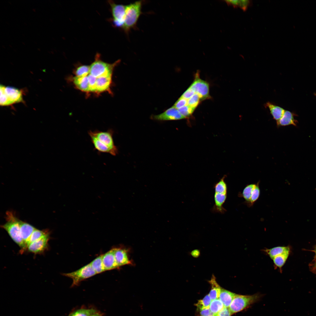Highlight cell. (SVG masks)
<instances>
[{
	"mask_svg": "<svg viewBox=\"0 0 316 316\" xmlns=\"http://www.w3.org/2000/svg\"><path fill=\"white\" fill-rule=\"evenodd\" d=\"M88 134L95 148L99 152L107 153L113 156L118 153L113 138L114 131L109 129L106 131L90 130Z\"/></svg>",
	"mask_w": 316,
	"mask_h": 316,
	"instance_id": "1",
	"label": "cell"
},
{
	"mask_svg": "<svg viewBox=\"0 0 316 316\" xmlns=\"http://www.w3.org/2000/svg\"><path fill=\"white\" fill-rule=\"evenodd\" d=\"M7 222L1 227L5 229L13 241L20 248L21 252L26 249L27 246L21 235L20 220L10 212L6 213Z\"/></svg>",
	"mask_w": 316,
	"mask_h": 316,
	"instance_id": "2",
	"label": "cell"
},
{
	"mask_svg": "<svg viewBox=\"0 0 316 316\" xmlns=\"http://www.w3.org/2000/svg\"><path fill=\"white\" fill-rule=\"evenodd\" d=\"M142 1H138L126 5L125 19L122 29L126 34L131 29L135 28L142 13Z\"/></svg>",
	"mask_w": 316,
	"mask_h": 316,
	"instance_id": "3",
	"label": "cell"
},
{
	"mask_svg": "<svg viewBox=\"0 0 316 316\" xmlns=\"http://www.w3.org/2000/svg\"><path fill=\"white\" fill-rule=\"evenodd\" d=\"M225 178V176H224L214 185V204L211 210L214 213L223 214L226 211L223 207L227 196V187Z\"/></svg>",
	"mask_w": 316,
	"mask_h": 316,
	"instance_id": "4",
	"label": "cell"
},
{
	"mask_svg": "<svg viewBox=\"0 0 316 316\" xmlns=\"http://www.w3.org/2000/svg\"><path fill=\"white\" fill-rule=\"evenodd\" d=\"M120 61L119 59L113 63H107L102 61L100 58V54L97 53L94 61L90 66V74L96 78L112 75L114 68Z\"/></svg>",
	"mask_w": 316,
	"mask_h": 316,
	"instance_id": "5",
	"label": "cell"
},
{
	"mask_svg": "<svg viewBox=\"0 0 316 316\" xmlns=\"http://www.w3.org/2000/svg\"><path fill=\"white\" fill-rule=\"evenodd\" d=\"M261 295L255 294L250 295L237 294L235 296L229 308L232 314L240 312L257 302Z\"/></svg>",
	"mask_w": 316,
	"mask_h": 316,
	"instance_id": "6",
	"label": "cell"
},
{
	"mask_svg": "<svg viewBox=\"0 0 316 316\" xmlns=\"http://www.w3.org/2000/svg\"><path fill=\"white\" fill-rule=\"evenodd\" d=\"M97 274L90 263L80 269L71 272L63 273L64 276L69 277L73 280L72 286L78 285L82 281Z\"/></svg>",
	"mask_w": 316,
	"mask_h": 316,
	"instance_id": "7",
	"label": "cell"
},
{
	"mask_svg": "<svg viewBox=\"0 0 316 316\" xmlns=\"http://www.w3.org/2000/svg\"><path fill=\"white\" fill-rule=\"evenodd\" d=\"M109 3L111 7L113 24L115 27L122 29L125 19L126 5L117 4L111 1H109Z\"/></svg>",
	"mask_w": 316,
	"mask_h": 316,
	"instance_id": "8",
	"label": "cell"
},
{
	"mask_svg": "<svg viewBox=\"0 0 316 316\" xmlns=\"http://www.w3.org/2000/svg\"><path fill=\"white\" fill-rule=\"evenodd\" d=\"M190 87L198 95L201 101L210 98L208 83L200 79L197 74L194 81Z\"/></svg>",
	"mask_w": 316,
	"mask_h": 316,
	"instance_id": "9",
	"label": "cell"
},
{
	"mask_svg": "<svg viewBox=\"0 0 316 316\" xmlns=\"http://www.w3.org/2000/svg\"><path fill=\"white\" fill-rule=\"evenodd\" d=\"M259 183L247 185L243 189L242 196L245 199L248 206L253 205L258 199L260 195Z\"/></svg>",
	"mask_w": 316,
	"mask_h": 316,
	"instance_id": "10",
	"label": "cell"
},
{
	"mask_svg": "<svg viewBox=\"0 0 316 316\" xmlns=\"http://www.w3.org/2000/svg\"><path fill=\"white\" fill-rule=\"evenodd\" d=\"M49 239V233L41 238L29 244L26 249L30 252L35 254H42L48 248Z\"/></svg>",
	"mask_w": 316,
	"mask_h": 316,
	"instance_id": "11",
	"label": "cell"
},
{
	"mask_svg": "<svg viewBox=\"0 0 316 316\" xmlns=\"http://www.w3.org/2000/svg\"><path fill=\"white\" fill-rule=\"evenodd\" d=\"M151 118L157 121L176 120L185 118L178 109L172 106L163 113L158 115H152Z\"/></svg>",
	"mask_w": 316,
	"mask_h": 316,
	"instance_id": "12",
	"label": "cell"
},
{
	"mask_svg": "<svg viewBox=\"0 0 316 316\" xmlns=\"http://www.w3.org/2000/svg\"><path fill=\"white\" fill-rule=\"evenodd\" d=\"M4 92L8 105L23 101V93L21 90L13 87L5 86Z\"/></svg>",
	"mask_w": 316,
	"mask_h": 316,
	"instance_id": "13",
	"label": "cell"
},
{
	"mask_svg": "<svg viewBox=\"0 0 316 316\" xmlns=\"http://www.w3.org/2000/svg\"><path fill=\"white\" fill-rule=\"evenodd\" d=\"M102 261L106 271L118 269L119 267L115 258L114 248L103 254Z\"/></svg>",
	"mask_w": 316,
	"mask_h": 316,
	"instance_id": "14",
	"label": "cell"
},
{
	"mask_svg": "<svg viewBox=\"0 0 316 316\" xmlns=\"http://www.w3.org/2000/svg\"><path fill=\"white\" fill-rule=\"evenodd\" d=\"M112 76H102L97 78L96 92L100 93L106 91L111 92L110 87L112 81Z\"/></svg>",
	"mask_w": 316,
	"mask_h": 316,
	"instance_id": "15",
	"label": "cell"
},
{
	"mask_svg": "<svg viewBox=\"0 0 316 316\" xmlns=\"http://www.w3.org/2000/svg\"><path fill=\"white\" fill-rule=\"evenodd\" d=\"M114 255L116 262L119 267L125 265L132 264L129 259L127 250L124 248H114Z\"/></svg>",
	"mask_w": 316,
	"mask_h": 316,
	"instance_id": "16",
	"label": "cell"
},
{
	"mask_svg": "<svg viewBox=\"0 0 316 316\" xmlns=\"http://www.w3.org/2000/svg\"><path fill=\"white\" fill-rule=\"evenodd\" d=\"M19 222L21 236L27 247V243L35 228L30 224L20 220Z\"/></svg>",
	"mask_w": 316,
	"mask_h": 316,
	"instance_id": "17",
	"label": "cell"
},
{
	"mask_svg": "<svg viewBox=\"0 0 316 316\" xmlns=\"http://www.w3.org/2000/svg\"><path fill=\"white\" fill-rule=\"evenodd\" d=\"M265 106L269 109L274 119L276 122L282 117L285 111L281 107L269 102H267Z\"/></svg>",
	"mask_w": 316,
	"mask_h": 316,
	"instance_id": "18",
	"label": "cell"
},
{
	"mask_svg": "<svg viewBox=\"0 0 316 316\" xmlns=\"http://www.w3.org/2000/svg\"><path fill=\"white\" fill-rule=\"evenodd\" d=\"M236 294L221 288L219 299L224 307L229 308Z\"/></svg>",
	"mask_w": 316,
	"mask_h": 316,
	"instance_id": "19",
	"label": "cell"
},
{
	"mask_svg": "<svg viewBox=\"0 0 316 316\" xmlns=\"http://www.w3.org/2000/svg\"><path fill=\"white\" fill-rule=\"evenodd\" d=\"M75 86L81 91L85 92H90L87 76L84 77L75 76L73 78Z\"/></svg>",
	"mask_w": 316,
	"mask_h": 316,
	"instance_id": "20",
	"label": "cell"
},
{
	"mask_svg": "<svg viewBox=\"0 0 316 316\" xmlns=\"http://www.w3.org/2000/svg\"><path fill=\"white\" fill-rule=\"evenodd\" d=\"M296 121L294 118L293 114L289 111L285 110L282 117L276 122V124L278 126L291 125L296 126Z\"/></svg>",
	"mask_w": 316,
	"mask_h": 316,
	"instance_id": "21",
	"label": "cell"
},
{
	"mask_svg": "<svg viewBox=\"0 0 316 316\" xmlns=\"http://www.w3.org/2000/svg\"><path fill=\"white\" fill-rule=\"evenodd\" d=\"M211 286L208 294L212 300L219 298L221 288L217 282L215 277L212 275L211 279L208 281Z\"/></svg>",
	"mask_w": 316,
	"mask_h": 316,
	"instance_id": "22",
	"label": "cell"
},
{
	"mask_svg": "<svg viewBox=\"0 0 316 316\" xmlns=\"http://www.w3.org/2000/svg\"><path fill=\"white\" fill-rule=\"evenodd\" d=\"M264 251L272 259L276 256L290 252V248L289 246H277L270 249H266Z\"/></svg>",
	"mask_w": 316,
	"mask_h": 316,
	"instance_id": "23",
	"label": "cell"
},
{
	"mask_svg": "<svg viewBox=\"0 0 316 316\" xmlns=\"http://www.w3.org/2000/svg\"><path fill=\"white\" fill-rule=\"evenodd\" d=\"M226 3L234 8L238 7L243 11H245L252 4L251 1L249 0H226Z\"/></svg>",
	"mask_w": 316,
	"mask_h": 316,
	"instance_id": "24",
	"label": "cell"
},
{
	"mask_svg": "<svg viewBox=\"0 0 316 316\" xmlns=\"http://www.w3.org/2000/svg\"><path fill=\"white\" fill-rule=\"evenodd\" d=\"M103 254L100 255L90 263L97 274L106 271L103 263Z\"/></svg>",
	"mask_w": 316,
	"mask_h": 316,
	"instance_id": "25",
	"label": "cell"
},
{
	"mask_svg": "<svg viewBox=\"0 0 316 316\" xmlns=\"http://www.w3.org/2000/svg\"><path fill=\"white\" fill-rule=\"evenodd\" d=\"M224 306L219 298L212 300L209 308L211 311L215 315L222 310Z\"/></svg>",
	"mask_w": 316,
	"mask_h": 316,
	"instance_id": "26",
	"label": "cell"
},
{
	"mask_svg": "<svg viewBox=\"0 0 316 316\" xmlns=\"http://www.w3.org/2000/svg\"><path fill=\"white\" fill-rule=\"evenodd\" d=\"M289 253H285L274 257L272 260L275 265L280 269L281 268L287 260Z\"/></svg>",
	"mask_w": 316,
	"mask_h": 316,
	"instance_id": "27",
	"label": "cell"
},
{
	"mask_svg": "<svg viewBox=\"0 0 316 316\" xmlns=\"http://www.w3.org/2000/svg\"><path fill=\"white\" fill-rule=\"evenodd\" d=\"M49 233L47 230H40L35 229L29 240L27 246L30 243L41 238Z\"/></svg>",
	"mask_w": 316,
	"mask_h": 316,
	"instance_id": "28",
	"label": "cell"
},
{
	"mask_svg": "<svg viewBox=\"0 0 316 316\" xmlns=\"http://www.w3.org/2000/svg\"><path fill=\"white\" fill-rule=\"evenodd\" d=\"M90 66L82 65L78 66L75 71L76 76L84 77L87 76L90 74Z\"/></svg>",
	"mask_w": 316,
	"mask_h": 316,
	"instance_id": "29",
	"label": "cell"
},
{
	"mask_svg": "<svg viewBox=\"0 0 316 316\" xmlns=\"http://www.w3.org/2000/svg\"><path fill=\"white\" fill-rule=\"evenodd\" d=\"M212 301L209 294H207L203 299L199 300L195 305L197 308V310L209 308Z\"/></svg>",
	"mask_w": 316,
	"mask_h": 316,
	"instance_id": "30",
	"label": "cell"
},
{
	"mask_svg": "<svg viewBox=\"0 0 316 316\" xmlns=\"http://www.w3.org/2000/svg\"><path fill=\"white\" fill-rule=\"evenodd\" d=\"M96 312V310L93 309H82L74 312L69 316H90Z\"/></svg>",
	"mask_w": 316,
	"mask_h": 316,
	"instance_id": "31",
	"label": "cell"
},
{
	"mask_svg": "<svg viewBox=\"0 0 316 316\" xmlns=\"http://www.w3.org/2000/svg\"><path fill=\"white\" fill-rule=\"evenodd\" d=\"M195 109V108L187 105L178 109V110L181 114L186 118L192 115Z\"/></svg>",
	"mask_w": 316,
	"mask_h": 316,
	"instance_id": "32",
	"label": "cell"
},
{
	"mask_svg": "<svg viewBox=\"0 0 316 316\" xmlns=\"http://www.w3.org/2000/svg\"><path fill=\"white\" fill-rule=\"evenodd\" d=\"M201 101L198 95L195 94L189 99L188 100L187 105L192 107L196 108Z\"/></svg>",
	"mask_w": 316,
	"mask_h": 316,
	"instance_id": "33",
	"label": "cell"
},
{
	"mask_svg": "<svg viewBox=\"0 0 316 316\" xmlns=\"http://www.w3.org/2000/svg\"><path fill=\"white\" fill-rule=\"evenodd\" d=\"M87 77L89 83L90 92H96V83L97 78L90 74L87 75Z\"/></svg>",
	"mask_w": 316,
	"mask_h": 316,
	"instance_id": "34",
	"label": "cell"
},
{
	"mask_svg": "<svg viewBox=\"0 0 316 316\" xmlns=\"http://www.w3.org/2000/svg\"><path fill=\"white\" fill-rule=\"evenodd\" d=\"M188 100L181 97L173 106L178 109L187 105Z\"/></svg>",
	"mask_w": 316,
	"mask_h": 316,
	"instance_id": "35",
	"label": "cell"
},
{
	"mask_svg": "<svg viewBox=\"0 0 316 316\" xmlns=\"http://www.w3.org/2000/svg\"><path fill=\"white\" fill-rule=\"evenodd\" d=\"M194 90L189 86L186 90L183 93L181 97L188 100L195 93Z\"/></svg>",
	"mask_w": 316,
	"mask_h": 316,
	"instance_id": "36",
	"label": "cell"
},
{
	"mask_svg": "<svg viewBox=\"0 0 316 316\" xmlns=\"http://www.w3.org/2000/svg\"><path fill=\"white\" fill-rule=\"evenodd\" d=\"M200 316H215V315L210 310L209 308L197 310Z\"/></svg>",
	"mask_w": 316,
	"mask_h": 316,
	"instance_id": "37",
	"label": "cell"
},
{
	"mask_svg": "<svg viewBox=\"0 0 316 316\" xmlns=\"http://www.w3.org/2000/svg\"><path fill=\"white\" fill-rule=\"evenodd\" d=\"M232 315L229 308L224 307L222 310L216 314L215 316H231Z\"/></svg>",
	"mask_w": 316,
	"mask_h": 316,
	"instance_id": "38",
	"label": "cell"
},
{
	"mask_svg": "<svg viewBox=\"0 0 316 316\" xmlns=\"http://www.w3.org/2000/svg\"><path fill=\"white\" fill-rule=\"evenodd\" d=\"M200 254V251L199 250L197 249L194 250L192 251L191 253V254L192 256L195 258L198 257L199 256Z\"/></svg>",
	"mask_w": 316,
	"mask_h": 316,
	"instance_id": "39",
	"label": "cell"
},
{
	"mask_svg": "<svg viewBox=\"0 0 316 316\" xmlns=\"http://www.w3.org/2000/svg\"><path fill=\"white\" fill-rule=\"evenodd\" d=\"M90 316H101V315L99 314L96 312L92 314Z\"/></svg>",
	"mask_w": 316,
	"mask_h": 316,
	"instance_id": "40",
	"label": "cell"
},
{
	"mask_svg": "<svg viewBox=\"0 0 316 316\" xmlns=\"http://www.w3.org/2000/svg\"><path fill=\"white\" fill-rule=\"evenodd\" d=\"M314 251V252L315 253V265H316V246L315 248V249Z\"/></svg>",
	"mask_w": 316,
	"mask_h": 316,
	"instance_id": "41",
	"label": "cell"
},
{
	"mask_svg": "<svg viewBox=\"0 0 316 316\" xmlns=\"http://www.w3.org/2000/svg\"><path fill=\"white\" fill-rule=\"evenodd\" d=\"M315 266H316V265H315Z\"/></svg>",
	"mask_w": 316,
	"mask_h": 316,
	"instance_id": "42",
	"label": "cell"
}]
</instances>
